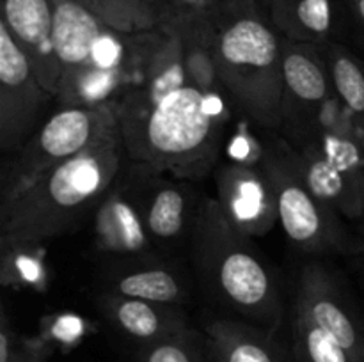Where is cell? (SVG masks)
<instances>
[{
  "mask_svg": "<svg viewBox=\"0 0 364 362\" xmlns=\"http://www.w3.org/2000/svg\"><path fill=\"white\" fill-rule=\"evenodd\" d=\"M121 130L46 170L0 204L2 248H31L73 229L98 208L127 160Z\"/></svg>",
  "mask_w": 364,
  "mask_h": 362,
  "instance_id": "1",
  "label": "cell"
},
{
  "mask_svg": "<svg viewBox=\"0 0 364 362\" xmlns=\"http://www.w3.org/2000/svg\"><path fill=\"white\" fill-rule=\"evenodd\" d=\"M220 85L255 123H283V41L258 0H224L212 16Z\"/></svg>",
  "mask_w": 364,
  "mask_h": 362,
  "instance_id": "2",
  "label": "cell"
},
{
  "mask_svg": "<svg viewBox=\"0 0 364 362\" xmlns=\"http://www.w3.org/2000/svg\"><path fill=\"white\" fill-rule=\"evenodd\" d=\"M220 96L187 84L148 112L121 117L128 160L178 177L203 176L215 160L228 117Z\"/></svg>",
  "mask_w": 364,
  "mask_h": 362,
  "instance_id": "3",
  "label": "cell"
},
{
  "mask_svg": "<svg viewBox=\"0 0 364 362\" xmlns=\"http://www.w3.org/2000/svg\"><path fill=\"white\" fill-rule=\"evenodd\" d=\"M192 259L210 293L233 311L276 327L281 300L272 273L245 234L235 229L217 199L205 197L191 229Z\"/></svg>",
  "mask_w": 364,
  "mask_h": 362,
  "instance_id": "4",
  "label": "cell"
},
{
  "mask_svg": "<svg viewBox=\"0 0 364 362\" xmlns=\"http://www.w3.org/2000/svg\"><path fill=\"white\" fill-rule=\"evenodd\" d=\"M121 130V103L59 106L46 117L2 174V201L27 188L52 167L80 155Z\"/></svg>",
  "mask_w": 364,
  "mask_h": 362,
  "instance_id": "5",
  "label": "cell"
},
{
  "mask_svg": "<svg viewBox=\"0 0 364 362\" xmlns=\"http://www.w3.org/2000/svg\"><path fill=\"white\" fill-rule=\"evenodd\" d=\"M262 167L272 185L279 222L291 241L306 251L343 248V233L336 215L320 204L306 187L297 156L288 146L263 148Z\"/></svg>",
  "mask_w": 364,
  "mask_h": 362,
  "instance_id": "6",
  "label": "cell"
},
{
  "mask_svg": "<svg viewBox=\"0 0 364 362\" xmlns=\"http://www.w3.org/2000/svg\"><path fill=\"white\" fill-rule=\"evenodd\" d=\"M52 102L55 96L39 82L31 59L0 23V149L7 158L45 123Z\"/></svg>",
  "mask_w": 364,
  "mask_h": 362,
  "instance_id": "7",
  "label": "cell"
},
{
  "mask_svg": "<svg viewBox=\"0 0 364 362\" xmlns=\"http://www.w3.org/2000/svg\"><path fill=\"white\" fill-rule=\"evenodd\" d=\"M215 181L217 202L235 229L247 238H258L276 226V195L262 162L224 163L217 169Z\"/></svg>",
  "mask_w": 364,
  "mask_h": 362,
  "instance_id": "8",
  "label": "cell"
},
{
  "mask_svg": "<svg viewBox=\"0 0 364 362\" xmlns=\"http://www.w3.org/2000/svg\"><path fill=\"white\" fill-rule=\"evenodd\" d=\"M127 181L117 177L95 209V241L105 254L141 258L149 254L153 240L146 229L137 187Z\"/></svg>",
  "mask_w": 364,
  "mask_h": 362,
  "instance_id": "9",
  "label": "cell"
},
{
  "mask_svg": "<svg viewBox=\"0 0 364 362\" xmlns=\"http://www.w3.org/2000/svg\"><path fill=\"white\" fill-rule=\"evenodd\" d=\"M191 84L185 67V45L180 31H156L135 87L121 102V117L139 116L162 102L167 94Z\"/></svg>",
  "mask_w": 364,
  "mask_h": 362,
  "instance_id": "10",
  "label": "cell"
},
{
  "mask_svg": "<svg viewBox=\"0 0 364 362\" xmlns=\"http://www.w3.org/2000/svg\"><path fill=\"white\" fill-rule=\"evenodd\" d=\"M295 311L308 316L320 329L326 330L355 361L364 362L363 330L345 307L331 277L318 265H308L302 270Z\"/></svg>",
  "mask_w": 364,
  "mask_h": 362,
  "instance_id": "11",
  "label": "cell"
},
{
  "mask_svg": "<svg viewBox=\"0 0 364 362\" xmlns=\"http://www.w3.org/2000/svg\"><path fill=\"white\" fill-rule=\"evenodd\" d=\"M0 23L31 59L39 82L55 96L60 70L52 43V0H2Z\"/></svg>",
  "mask_w": 364,
  "mask_h": 362,
  "instance_id": "12",
  "label": "cell"
},
{
  "mask_svg": "<svg viewBox=\"0 0 364 362\" xmlns=\"http://www.w3.org/2000/svg\"><path fill=\"white\" fill-rule=\"evenodd\" d=\"M146 170V185L137 187L146 229L153 241L174 243L192 229L198 208L192 209L191 197L180 183L159 177L156 170Z\"/></svg>",
  "mask_w": 364,
  "mask_h": 362,
  "instance_id": "13",
  "label": "cell"
},
{
  "mask_svg": "<svg viewBox=\"0 0 364 362\" xmlns=\"http://www.w3.org/2000/svg\"><path fill=\"white\" fill-rule=\"evenodd\" d=\"M318 45L283 39V77L284 103L308 112H316L329 98L331 75L323 67V57Z\"/></svg>",
  "mask_w": 364,
  "mask_h": 362,
  "instance_id": "14",
  "label": "cell"
},
{
  "mask_svg": "<svg viewBox=\"0 0 364 362\" xmlns=\"http://www.w3.org/2000/svg\"><path fill=\"white\" fill-rule=\"evenodd\" d=\"M295 156L306 187L320 204L348 219L364 215V192L326 158L315 142Z\"/></svg>",
  "mask_w": 364,
  "mask_h": 362,
  "instance_id": "15",
  "label": "cell"
},
{
  "mask_svg": "<svg viewBox=\"0 0 364 362\" xmlns=\"http://www.w3.org/2000/svg\"><path fill=\"white\" fill-rule=\"evenodd\" d=\"M103 311L121 332L142 344L187 330V318L176 305L109 295Z\"/></svg>",
  "mask_w": 364,
  "mask_h": 362,
  "instance_id": "16",
  "label": "cell"
},
{
  "mask_svg": "<svg viewBox=\"0 0 364 362\" xmlns=\"http://www.w3.org/2000/svg\"><path fill=\"white\" fill-rule=\"evenodd\" d=\"M206 336L215 362H287L272 337L247 323L213 319Z\"/></svg>",
  "mask_w": 364,
  "mask_h": 362,
  "instance_id": "17",
  "label": "cell"
},
{
  "mask_svg": "<svg viewBox=\"0 0 364 362\" xmlns=\"http://www.w3.org/2000/svg\"><path fill=\"white\" fill-rule=\"evenodd\" d=\"M269 18L284 39L322 45L334 27L333 0H269Z\"/></svg>",
  "mask_w": 364,
  "mask_h": 362,
  "instance_id": "18",
  "label": "cell"
},
{
  "mask_svg": "<svg viewBox=\"0 0 364 362\" xmlns=\"http://www.w3.org/2000/svg\"><path fill=\"white\" fill-rule=\"evenodd\" d=\"M110 28L127 34L166 28L169 23L167 0H78Z\"/></svg>",
  "mask_w": 364,
  "mask_h": 362,
  "instance_id": "19",
  "label": "cell"
},
{
  "mask_svg": "<svg viewBox=\"0 0 364 362\" xmlns=\"http://www.w3.org/2000/svg\"><path fill=\"white\" fill-rule=\"evenodd\" d=\"M112 290L119 297L167 305L181 304L187 298V290L180 277L164 266L127 270L114 277Z\"/></svg>",
  "mask_w": 364,
  "mask_h": 362,
  "instance_id": "20",
  "label": "cell"
},
{
  "mask_svg": "<svg viewBox=\"0 0 364 362\" xmlns=\"http://www.w3.org/2000/svg\"><path fill=\"white\" fill-rule=\"evenodd\" d=\"M291 334L301 362H358L326 330L299 311H294Z\"/></svg>",
  "mask_w": 364,
  "mask_h": 362,
  "instance_id": "21",
  "label": "cell"
},
{
  "mask_svg": "<svg viewBox=\"0 0 364 362\" xmlns=\"http://www.w3.org/2000/svg\"><path fill=\"white\" fill-rule=\"evenodd\" d=\"M329 60L331 82L338 98L355 116H364V70L359 60L341 46H331L326 55Z\"/></svg>",
  "mask_w": 364,
  "mask_h": 362,
  "instance_id": "22",
  "label": "cell"
},
{
  "mask_svg": "<svg viewBox=\"0 0 364 362\" xmlns=\"http://www.w3.org/2000/svg\"><path fill=\"white\" fill-rule=\"evenodd\" d=\"M315 144L333 165L364 192V153L358 138L345 131L322 130Z\"/></svg>",
  "mask_w": 364,
  "mask_h": 362,
  "instance_id": "23",
  "label": "cell"
},
{
  "mask_svg": "<svg viewBox=\"0 0 364 362\" xmlns=\"http://www.w3.org/2000/svg\"><path fill=\"white\" fill-rule=\"evenodd\" d=\"M137 362H205L201 341L192 330L142 344Z\"/></svg>",
  "mask_w": 364,
  "mask_h": 362,
  "instance_id": "24",
  "label": "cell"
},
{
  "mask_svg": "<svg viewBox=\"0 0 364 362\" xmlns=\"http://www.w3.org/2000/svg\"><path fill=\"white\" fill-rule=\"evenodd\" d=\"M224 0H167L169 23L167 27L188 21H212V16Z\"/></svg>",
  "mask_w": 364,
  "mask_h": 362,
  "instance_id": "25",
  "label": "cell"
},
{
  "mask_svg": "<svg viewBox=\"0 0 364 362\" xmlns=\"http://www.w3.org/2000/svg\"><path fill=\"white\" fill-rule=\"evenodd\" d=\"M16 344L14 334L11 332L6 312L2 311V325H0V362H14L16 357Z\"/></svg>",
  "mask_w": 364,
  "mask_h": 362,
  "instance_id": "26",
  "label": "cell"
},
{
  "mask_svg": "<svg viewBox=\"0 0 364 362\" xmlns=\"http://www.w3.org/2000/svg\"><path fill=\"white\" fill-rule=\"evenodd\" d=\"M14 362H45V358L34 348H18Z\"/></svg>",
  "mask_w": 364,
  "mask_h": 362,
  "instance_id": "27",
  "label": "cell"
},
{
  "mask_svg": "<svg viewBox=\"0 0 364 362\" xmlns=\"http://www.w3.org/2000/svg\"><path fill=\"white\" fill-rule=\"evenodd\" d=\"M347 6L354 20L364 28V0H347Z\"/></svg>",
  "mask_w": 364,
  "mask_h": 362,
  "instance_id": "28",
  "label": "cell"
},
{
  "mask_svg": "<svg viewBox=\"0 0 364 362\" xmlns=\"http://www.w3.org/2000/svg\"><path fill=\"white\" fill-rule=\"evenodd\" d=\"M363 216H364V215H363Z\"/></svg>",
  "mask_w": 364,
  "mask_h": 362,
  "instance_id": "29",
  "label": "cell"
}]
</instances>
